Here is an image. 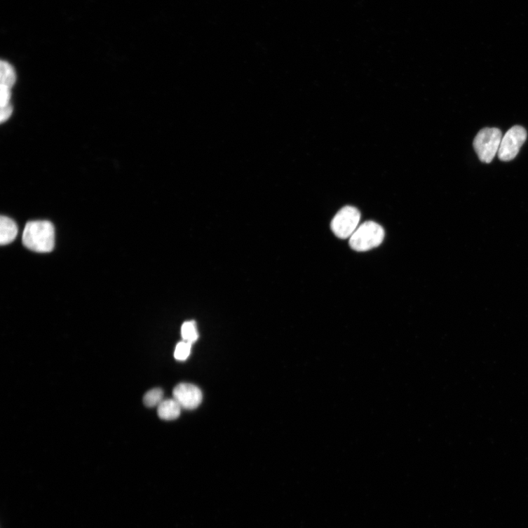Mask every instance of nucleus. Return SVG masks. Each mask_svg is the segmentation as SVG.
I'll use <instances>...</instances> for the list:
<instances>
[{"label":"nucleus","instance_id":"2","mask_svg":"<svg viewBox=\"0 0 528 528\" xmlns=\"http://www.w3.org/2000/svg\"><path fill=\"white\" fill-rule=\"evenodd\" d=\"M385 238V231L379 224L367 221L362 224L349 239L351 249L365 252L379 246Z\"/></svg>","mask_w":528,"mask_h":528},{"label":"nucleus","instance_id":"14","mask_svg":"<svg viewBox=\"0 0 528 528\" xmlns=\"http://www.w3.org/2000/svg\"><path fill=\"white\" fill-rule=\"evenodd\" d=\"M12 111L13 107L11 104L1 107V116H0V120H1L2 123L7 121L10 118L12 114Z\"/></svg>","mask_w":528,"mask_h":528},{"label":"nucleus","instance_id":"7","mask_svg":"<svg viewBox=\"0 0 528 528\" xmlns=\"http://www.w3.org/2000/svg\"><path fill=\"white\" fill-rule=\"evenodd\" d=\"M182 409V407L174 398L164 399L158 406L157 413L158 417L164 421H173L180 417Z\"/></svg>","mask_w":528,"mask_h":528},{"label":"nucleus","instance_id":"8","mask_svg":"<svg viewBox=\"0 0 528 528\" xmlns=\"http://www.w3.org/2000/svg\"><path fill=\"white\" fill-rule=\"evenodd\" d=\"M18 234V227L15 222L8 217L0 218V243L6 245L14 241Z\"/></svg>","mask_w":528,"mask_h":528},{"label":"nucleus","instance_id":"11","mask_svg":"<svg viewBox=\"0 0 528 528\" xmlns=\"http://www.w3.org/2000/svg\"><path fill=\"white\" fill-rule=\"evenodd\" d=\"M182 335L184 341L194 344L198 339L196 325L194 322L185 323L182 327Z\"/></svg>","mask_w":528,"mask_h":528},{"label":"nucleus","instance_id":"6","mask_svg":"<svg viewBox=\"0 0 528 528\" xmlns=\"http://www.w3.org/2000/svg\"><path fill=\"white\" fill-rule=\"evenodd\" d=\"M173 398L184 409L193 410L198 408L202 402L201 391L193 384L181 383L172 392Z\"/></svg>","mask_w":528,"mask_h":528},{"label":"nucleus","instance_id":"10","mask_svg":"<svg viewBox=\"0 0 528 528\" xmlns=\"http://www.w3.org/2000/svg\"><path fill=\"white\" fill-rule=\"evenodd\" d=\"M164 393L162 389L154 388L147 392L143 397V403L147 407H158L163 402Z\"/></svg>","mask_w":528,"mask_h":528},{"label":"nucleus","instance_id":"13","mask_svg":"<svg viewBox=\"0 0 528 528\" xmlns=\"http://www.w3.org/2000/svg\"><path fill=\"white\" fill-rule=\"evenodd\" d=\"M10 99H11L10 88L6 86L1 85V102H0V105H1V107L10 104Z\"/></svg>","mask_w":528,"mask_h":528},{"label":"nucleus","instance_id":"9","mask_svg":"<svg viewBox=\"0 0 528 528\" xmlns=\"http://www.w3.org/2000/svg\"><path fill=\"white\" fill-rule=\"evenodd\" d=\"M0 75H1V85L11 88L15 82V74L13 67L6 61L0 63Z\"/></svg>","mask_w":528,"mask_h":528},{"label":"nucleus","instance_id":"3","mask_svg":"<svg viewBox=\"0 0 528 528\" xmlns=\"http://www.w3.org/2000/svg\"><path fill=\"white\" fill-rule=\"evenodd\" d=\"M502 138V133L497 128H485L478 133L474 140L473 147L482 163H492L495 155L499 153Z\"/></svg>","mask_w":528,"mask_h":528},{"label":"nucleus","instance_id":"4","mask_svg":"<svg viewBox=\"0 0 528 528\" xmlns=\"http://www.w3.org/2000/svg\"><path fill=\"white\" fill-rule=\"evenodd\" d=\"M360 212L353 206H345L334 217L331 229L340 238H350L358 228Z\"/></svg>","mask_w":528,"mask_h":528},{"label":"nucleus","instance_id":"5","mask_svg":"<svg viewBox=\"0 0 528 528\" xmlns=\"http://www.w3.org/2000/svg\"><path fill=\"white\" fill-rule=\"evenodd\" d=\"M527 139V132L522 126L512 127L503 137L499 157L503 162L513 160L518 154Z\"/></svg>","mask_w":528,"mask_h":528},{"label":"nucleus","instance_id":"12","mask_svg":"<svg viewBox=\"0 0 528 528\" xmlns=\"http://www.w3.org/2000/svg\"><path fill=\"white\" fill-rule=\"evenodd\" d=\"M191 344L188 342L183 341L179 343L175 349V358L180 361L186 360L191 353Z\"/></svg>","mask_w":528,"mask_h":528},{"label":"nucleus","instance_id":"1","mask_svg":"<svg viewBox=\"0 0 528 528\" xmlns=\"http://www.w3.org/2000/svg\"><path fill=\"white\" fill-rule=\"evenodd\" d=\"M22 242L32 251H53L55 247V228L53 223L46 220L28 222L24 230Z\"/></svg>","mask_w":528,"mask_h":528}]
</instances>
